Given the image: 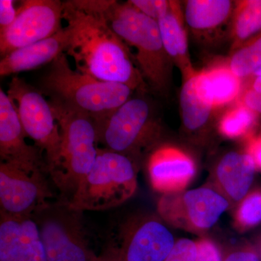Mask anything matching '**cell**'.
Returning a JSON list of instances; mask_svg holds the SVG:
<instances>
[{
  "label": "cell",
  "mask_w": 261,
  "mask_h": 261,
  "mask_svg": "<svg viewBox=\"0 0 261 261\" xmlns=\"http://www.w3.org/2000/svg\"><path fill=\"white\" fill-rule=\"evenodd\" d=\"M63 20L69 34L65 54L76 70L97 80L128 86L144 93L146 83L130 47L113 32L105 16L102 0L63 2Z\"/></svg>",
  "instance_id": "1"
},
{
  "label": "cell",
  "mask_w": 261,
  "mask_h": 261,
  "mask_svg": "<svg viewBox=\"0 0 261 261\" xmlns=\"http://www.w3.org/2000/svg\"><path fill=\"white\" fill-rule=\"evenodd\" d=\"M105 16L113 32L129 47L147 86L166 94L172 82L173 64L164 46L159 23L136 8L129 1L102 0Z\"/></svg>",
  "instance_id": "2"
},
{
  "label": "cell",
  "mask_w": 261,
  "mask_h": 261,
  "mask_svg": "<svg viewBox=\"0 0 261 261\" xmlns=\"http://www.w3.org/2000/svg\"><path fill=\"white\" fill-rule=\"evenodd\" d=\"M41 87L50 99L86 113L94 122L112 114L134 92L124 84L97 80L72 69L65 53L51 63Z\"/></svg>",
  "instance_id": "3"
},
{
  "label": "cell",
  "mask_w": 261,
  "mask_h": 261,
  "mask_svg": "<svg viewBox=\"0 0 261 261\" xmlns=\"http://www.w3.org/2000/svg\"><path fill=\"white\" fill-rule=\"evenodd\" d=\"M61 135L59 161L49 173L68 202L93 167L97 157V130L90 116L59 101L49 99Z\"/></svg>",
  "instance_id": "4"
},
{
  "label": "cell",
  "mask_w": 261,
  "mask_h": 261,
  "mask_svg": "<svg viewBox=\"0 0 261 261\" xmlns=\"http://www.w3.org/2000/svg\"><path fill=\"white\" fill-rule=\"evenodd\" d=\"M137 189L135 161L98 147L93 167L68 202L73 209L83 212L109 210L130 199Z\"/></svg>",
  "instance_id": "5"
},
{
  "label": "cell",
  "mask_w": 261,
  "mask_h": 261,
  "mask_svg": "<svg viewBox=\"0 0 261 261\" xmlns=\"http://www.w3.org/2000/svg\"><path fill=\"white\" fill-rule=\"evenodd\" d=\"M83 211L63 200L51 202L33 216L37 223L48 261H107L89 245Z\"/></svg>",
  "instance_id": "6"
},
{
  "label": "cell",
  "mask_w": 261,
  "mask_h": 261,
  "mask_svg": "<svg viewBox=\"0 0 261 261\" xmlns=\"http://www.w3.org/2000/svg\"><path fill=\"white\" fill-rule=\"evenodd\" d=\"M94 124L97 144L103 149L133 160L142 149L153 145L159 136V125L152 117L149 102L142 97L130 98Z\"/></svg>",
  "instance_id": "7"
},
{
  "label": "cell",
  "mask_w": 261,
  "mask_h": 261,
  "mask_svg": "<svg viewBox=\"0 0 261 261\" xmlns=\"http://www.w3.org/2000/svg\"><path fill=\"white\" fill-rule=\"evenodd\" d=\"M7 94L14 103L25 135L45 152L49 173L58 164L61 149V130L50 103L42 92L18 76L10 81Z\"/></svg>",
  "instance_id": "8"
},
{
  "label": "cell",
  "mask_w": 261,
  "mask_h": 261,
  "mask_svg": "<svg viewBox=\"0 0 261 261\" xmlns=\"http://www.w3.org/2000/svg\"><path fill=\"white\" fill-rule=\"evenodd\" d=\"M228 207L227 200L217 192L198 188L164 194L158 211L168 224L198 233L212 227Z\"/></svg>",
  "instance_id": "9"
},
{
  "label": "cell",
  "mask_w": 261,
  "mask_h": 261,
  "mask_svg": "<svg viewBox=\"0 0 261 261\" xmlns=\"http://www.w3.org/2000/svg\"><path fill=\"white\" fill-rule=\"evenodd\" d=\"M63 2L59 0L22 1L15 21L9 28L0 32L2 58L59 32L63 29Z\"/></svg>",
  "instance_id": "10"
},
{
  "label": "cell",
  "mask_w": 261,
  "mask_h": 261,
  "mask_svg": "<svg viewBox=\"0 0 261 261\" xmlns=\"http://www.w3.org/2000/svg\"><path fill=\"white\" fill-rule=\"evenodd\" d=\"M53 197L44 171L28 173L0 163V214L33 218L53 202Z\"/></svg>",
  "instance_id": "11"
},
{
  "label": "cell",
  "mask_w": 261,
  "mask_h": 261,
  "mask_svg": "<svg viewBox=\"0 0 261 261\" xmlns=\"http://www.w3.org/2000/svg\"><path fill=\"white\" fill-rule=\"evenodd\" d=\"M118 247L109 254L120 261H164L174 246L171 231L153 218H132L118 229Z\"/></svg>",
  "instance_id": "12"
},
{
  "label": "cell",
  "mask_w": 261,
  "mask_h": 261,
  "mask_svg": "<svg viewBox=\"0 0 261 261\" xmlns=\"http://www.w3.org/2000/svg\"><path fill=\"white\" fill-rule=\"evenodd\" d=\"M27 137L14 103L6 92L0 89L1 162L28 173L47 171V166L43 162L42 151L37 146L29 145Z\"/></svg>",
  "instance_id": "13"
},
{
  "label": "cell",
  "mask_w": 261,
  "mask_h": 261,
  "mask_svg": "<svg viewBox=\"0 0 261 261\" xmlns=\"http://www.w3.org/2000/svg\"><path fill=\"white\" fill-rule=\"evenodd\" d=\"M152 188L164 194L184 191L195 176V161L183 149L163 145L154 149L147 161Z\"/></svg>",
  "instance_id": "14"
},
{
  "label": "cell",
  "mask_w": 261,
  "mask_h": 261,
  "mask_svg": "<svg viewBox=\"0 0 261 261\" xmlns=\"http://www.w3.org/2000/svg\"><path fill=\"white\" fill-rule=\"evenodd\" d=\"M0 261H48L39 228L32 218L0 214Z\"/></svg>",
  "instance_id": "15"
},
{
  "label": "cell",
  "mask_w": 261,
  "mask_h": 261,
  "mask_svg": "<svg viewBox=\"0 0 261 261\" xmlns=\"http://www.w3.org/2000/svg\"><path fill=\"white\" fill-rule=\"evenodd\" d=\"M68 42L69 34L65 27L47 39L15 49L2 58L0 75L8 76L51 63L65 53Z\"/></svg>",
  "instance_id": "16"
},
{
  "label": "cell",
  "mask_w": 261,
  "mask_h": 261,
  "mask_svg": "<svg viewBox=\"0 0 261 261\" xmlns=\"http://www.w3.org/2000/svg\"><path fill=\"white\" fill-rule=\"evenodd\" d=\"M182 123L195 132L205 126L214 110V95L205 70L184 81L179 97Z\"/></svg>",
  "instance_id": "17"
},
{
  "label": "cell",
  "mask_w": 261,
  "mask_h": 261,
  "mask_svg": "<svg viewBox=\"0 0 261 261\" xmlns=\"http://www.w3.org/2000/svg\"><path fill=\"white\" fill-rule=\"evenodd\" d=\"M160 33L165 49L173 64L181 72L184 81L197 73L192 65L188 48L185 16L181 4L171 1V8L159 21Z\"/></svg>",
  "instance_id": "18"
},
{
  "label": "cell",
  "mask_w": 261,
  "mask_h": 261,
  "mask_svg": "<svg viewBox=\"0 0 261 261\" xmlns=\"http://www.w3.org/2000/svg\"><path fill=\"white\" fill-rule=\"evenodd\" d=\"M234 8L229 0H189L183 9L185 23L196 37H210L231 20Z\"/></svg>",
  "instance_id": "19"
},
{
  "label": "cell",
  "mask_w": 261,
  "mask_h": 261,
  "mask_svg": "<svg viewBox=\"0 0 261 261\" xmlns=\"http://www.w3.org/2000/svg\"><path fill=\"white\" fill-rule=\"evenodd\" d=\"M255 165L250 154L230 152L219 161L216 176L220 188L233 202L246 197L255 175Z\"/></svg>",
  "instance_id": "20"
},
{
  "label": "cell",
  "mask_w": 261,
  "mask_h": 261,
  "mask_svg": "<svg viewBox=\"0 0 261 261\" xmlns=\"http://www.w3.org/2000/svg\"><path fill=\"white\" fill-rule=\"evenodd\" d=\"M261 32V0L235 3L231 22V53Z\"/></svg>",
  "instance_id": "21"
},
{
  "label": "cell",
  "mask_w": 261,
  "mask_h": 261,
  "mask_svg": "<svg viewBox=\"0 0 261 261\" xmlns=\"http://www.w3.org/2000/svg\"><path fill=\"white\" fill-rule=\"evenodd\" d=\"M205 72L212 88L214 109L238 102L243 91V80L233 73L228 63L215 65Z\"/></svg>",
  "instance_id": "22"
},
{
  "label": "cell",
  "mask_w": 261,
  "mask_h": 261,
  "mask_svg": "<svg viewBox=\"0 0 261 261\" xmlns=\"http://www.w3.org/2000/svg\"><path fill=\"white\" fill-rule=\"evenodd\" d=\"M257 115L237 102L221 117L219 122V130L223 137L237 139L250 136L256 123Z\"/></svg>",
  "instance_id": "23"
},
{
  "label": "cell",
  "mask_w": 261,
  "mask_h": 261,
  "mask_svg": "<svg viewBox=\"0 0 261 261\" xmlns=\"http://www.w3.org/2000/svg\"><path fill=\"white\" fill-rule=\"evenodd\" d=\"M228 64L242 80L252 76L261 67V32L232 51Z\"/></svg>",
  "instance_id": "24"
},
{
  "label": "cell",
  "mask_w": 261,
  "mask_h": 261,
  "mask_svg": "<svg viewBox=\"0 0 261 261\" xmlns=\"http://www.w3.org/2000/svg\"><path fill=\"white\" fill-rule=\"evenodd\" d=\"M236 224L242 229L256 226L261 222V192L255 191L246 196L237 211Z\"/></svg>",
  "instance_id": "25"
},
{
  "label": "cell",
  "mask_w": 261,
  "mask_h": 261,
  "mask_svg": "<svg viewBox=\"0 0 261 261\" xmlns=\"http://www.w3.org/2000/svg\"><path fill=\"white\" fill-rule=\"evenodd\" d=\"M238 102L257 116L261 115V76L249 77Z\"/></svg>",
  "instance_id": "26"
},
{
  "label": "cell",
  "mask_w": 261,
  "mask_h": 261,
  "mask_svg": "<svg viewBox=\"0 0 261 261\" xmlns=\"http://www.w3.org/2000/svg\"><path fill=\"white\" fill-rule=\"evenodd\" d=\"M136 8L149 18L159 21L171 8V1L167 0H130Z\"/></svg>",
  "instance_id": "27"
},
{
  "label": "cell",
  "mask_w": 261,
  "mask_h": 261,
  "mask_svg": "<svg viewBox=\"0 0 261 261\" xmlns=\"http://www.w3.org/2000/svg\"><path fill=\"white\" fill-rule=\"evenodd\" d=\"M197 254V244L195 242L189 239H181L176 242L164 261H196Z\"/></svg>",
  "instance_id": "28"
},
{
  "label": "cell",
  "mask_w": 261,
  "mask_h": 261,
  "mask_svg": "<svg viewBox=\"0 0 261 261\" xmlns=\"http://www.w3.org/2000/svg\"><path fill=\"white\" fill-rule=\"evenodd\" d=\"M196 261H222L221 252L216 244L208 239L202 238L197 243Z\"/></svg>",
  "instance_id": "29"
},
{
  "label": "cell",
  "mask_w": 261,
  "mask_h": 261,
  "mask_svg": "<svg viewBox=\"0 0 261 261\" xmlns=\"http://www.w3.org/2000/svg\"><path fill=\"white\" fill-rule=\"evenodd\" d=\"M17 10L13 6L12 0L0 1V32H4L15 21Z\"/></svg>",
  "instance_id": "30"
},
{
  "label": "cell",
  "mask_w": 261,
  "mask_h": 261,
  "mask_svg": "<svg viewBox=\"0 0 261 261\" xmlns=\"http://www.w3.org/2000/svg\"><path fill=\"white\" fill-rule=\"evenodd\" d=\"M246 152L251 156L255 167L261 170V135L247 137Z\"/></svg>",
  "instance_id": "31"
},
{
  "label": "cell",
  "mask_w": 261,
  "mask_h": 261,
  "mask_svg": "<svg viewBox=\"0 0 261 261\" xmlns=\"http://www.w3.org/2000/svg\"><path fill=\"white\" fill-rule=\"evenodd\" d=\"M224 261H260L257 254L249 249L238 250L228 254Z\"/></svg>",
  "instance_id": "32"
},
{
  "label": "cell",
  "mask_w": 261,
  "mask_h": 261,
  "mask_svg": "<svg viewBox=\"0 0 261 261\" xmlns=\"http://www.w3.org/2000/svg\"><path fill=\"white\" fill-rule=\"evenodd\" d=\"M108 260L107 261H120L118 259H117L116 257L113 256L111 254H107Z\"/></svg>",
  "instance_id": "33"
},
{
  "label": "cell",
  "mask_w": 261,
  "mask_h": 261,
  "mask_svg": "<svg viewBox=\"0 0 261 261\" xmlns=\"http://www.w3.org/2000/svg\"><path fill=\"white\" fill-rule=\"evenodd\" d=\"M252 75H255V76H261V67L259 68Z\"/></svg>",
  "instance_id": "34"
},
{
  "label": "cell",
  "mask_w": 261,
  "mask_h": 261,
  "mask_svg": "<svg viewBox=\"0 0 261 261\" xmlns=\"http://www.w3.org/2000/svg\"><path fill=\"white\" fill-rule=\"evenodd\" d=\"M260 133H261V123H260Z\"/></svg>",
  "instance_id": "35"
}]
</instances>
